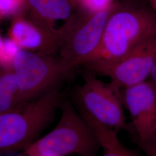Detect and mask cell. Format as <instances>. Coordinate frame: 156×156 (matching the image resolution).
Wrapping results in <instances>:
<instances>
[{"instance_id": "5b68a950", "label": "cell", "mask_w": 156, "mask_h": 156, "mask_svg": "<svg viewBox=\"0 0 156 156\" xmlns=\"http://www.w3.org/2000/svg\"><path fill=\"white\" fill-rule=\"evenodd\" d=\"M12 67L19 87V105L58 87L72 72L59 57L22 49L14 58Z\"/></svg>"}, {"instance_id": "6da1fadb", "label": "cell", "mask_w": 156, "mask_h": 156, "mask_svg": "<svg viewBox=\"0 0 156 156\" xmlns=\"http://www.w3.org/2000/svg\"><path fill=\"white\" fill-rule=\"evenodd\" d=\"M156 35V13L151 6L140 0L119 1L108 19L100 46L87 63L116 60Z\"/></svg>"}, {"instance_id": "277c9868", "label": "cell", "mask_w": 156, "mask_h": 156, "mask_svg": "<svg viewBox=\"0 0 156 156\" xmlns=\"http://www.w3.org/2000/svg\"><path fill=\"white\" fill-rule=\"evenodd\" d=\"M117 2L96 12L76 9L58 29V57L68 69L73 71L93 58L100 46L106 22Z\"/></svg>"}, {"instance_id": "3957f363", "label": "cell", "mask_w": 156, "mask_h": 156, "mask_svg": "<svg viewBox=\"0 0 156 156\" xmlns=\"http://www.w3.org/2000/svg\"><path fill=\"white\" fill-rule=\"evenodd\" d=\"M62 116L53 130L24 150L26 156H97L100 145L71 101H62Z\"/></svg>"}, {"instance_id": "9c48e42d", "label": "cell", "mask_w": 156, "mask_h": 156, "mask_svg": "<svg viewBox=\"0 0 156 156\" xmlns=\"http://www.w3.org/2000/svg\"><path fill=\"white\" fill-rule=\"evenodd\" d=\"M8 37L22 50L51 56L58 52V29L51 27L24 11L12 17Z\"/></svg>"}, {"instance_id": "4fadbf2b", "label": "cell", "mask_w": 156, "mask_h": 156, "mask_svg": "<svg viewBox=\"0 0 156 156\" xmlns=\"http://www.w3.org/2000/svg\"><path fill=\"white\" fill-rule=\"evenodd\" d=\"M26 0H0V20L13 17L22 11Z\"/></svg>"}, {"instance_id": "5bb4252c", "label": "cell", "mask_w": 156, "mask_h": 156, "mask_svg": "<svg viewBox=\"0 0 156 156\" xmlns=\"http://www.w3.org/2000/svg\"><path fill=\"white\" fill-rule=\"evenodd\" d=\"M77 9L89 12L104 10L116 4L118 0H75Z\"/></svg>"}, {"instance_id": "8992f818", "label": "cell", "mask_w": 156, "mask_h": 156, "mask_svg": "<svg viewBox=\"0 0 156 156\" xmlns=\"http://www.w3.org/2000/svg\"><path fill=\"white\" fill-rule=\"evenodd\" d=\"M71 96L81 116L90 117L117 131L128 130L119 95L109 84L97 78L94 73L86 70L83 83L74 87Z\"/></svg>"}, {"instance_id": "2e32d148", "label": "cell", "mask_w": 156, "mask_h": 156, "mask_svg": "<svg viewBox=\"0 0 156 156\" xmlns=\"http://www.w3.org/2000/svg\"><path fill=\"white\" fill-rule=\"evenodd\" d=\"M1 20H0V22H1ZM4 44V39L2 37V35H1V30H0V56L1 55L2 50L3 49Z\"/></svg>"}, {"instance_id": "9a60e30c", "label": "cell", "mask_w": 156, "mask_h": 156, "mask_svg": "<svg viewBox=\"0 0 156 156\" xmlns=\"http://www.w3.org/2000/svg\"><path fill=\"white\" fill-rule=\"evenodd\" d=\"M149 77H150L149 81L153 84V86H154V87L155 88L156 90V63L151 72Z\"/></svg>"}, {"instance_id": "ba28073f", "label": "cell", "mask_w": 156, "mask_h": 156, "mask_svg": "<svg viewBox=\"0 0 156 156\" xmlns=\"http://www.w3.org/2000/svg\"><path fill=\"white\" fill-rule=\"evenodd\" d=\"M119 97L132 122L128 129L136 145L156 140V90L151 82L120 90Z\"/></svg>"}, {"instance_id": "7c38bea8", "label": "cell", "mask_w": 156, "mask_h": 156, "mask_svg": "<svg viewBox=\"0 0 156 156\" xmlns=\"http://www.w3.org/2000/svg\"><path fill=\"white\" fill-rule=\"evenodd\" d=\"M19 87L12 66L0 65V114L19 106Z\"/></svg>"}, {"instance_id": "7a4b0ae2", "label": "cell", "mask_w": 156, "mask_h": 156, "mask_svg": "<svg viewBox=\"0 0 156 156\" xmlns=\"http://www.w3.org/2000/svg\"><path fill=\"white\" fill-rule=\"evenodd\" d=\"M63 97L59 88L0 114V153L25 150L51 123Z\"/></svg>"}, {"instance_id": "8fae6325", "label": "cell", "mask_w": 156, "mask_h": 156, "mask_svg": "<svg viewBox=\"0 0 156 156\" xmlns=\"http://www.w3.org/2000/svg\"><path fill=\"white\" fill-rule=\"evenodd\" d=\"M81 117L94 133L101 147L104 150L103 156H140L138 151L129 149L120 142L116 130L90 117Z\"/></svg>"}, {"instance_id": "52a82bcc", "label": "cell", "mask_w": 156, "mask_h": 156, "mask_svg": "<svg viewBox=\"0 0 156 156\" xmlns=\"http://www.w3.org/2000/svg\"><path fill=\"white\" fill-rule=\"evenodd\" d=\"M156 63V35L136 45L127 54L111 62H91L87 71L110 79L112 88L120 90L146 80Z\"/></svg>"}, {"instance_id": "e0dca14e", "label": "cell", "mask_w": 156, "mask_h": 156, "mask_svg": "<svg viewBox=\"0 0 156 156\" xmlns=\"http://www.w3.org/2000/svg\"><path fill=\"white\" fill-rule=\"evenodd\" d=\"M150 6L156 13V0H149Z\"/></svg>"}, {"instance_id": "30bf717a", "label": "cell", "mask_w": 156, "mask_h": 156, "mask_svg": "<svg viewBox=\"0 0 156 156\" xmlns=\"http://www.w3.org/2000/svg\"><path fill=\"white\" fill-rule=\"evenodd\" d=\"M77 9L75 0H26L23 11L55 28V23L66 21Z\"/></svg>"}]
</instances>
